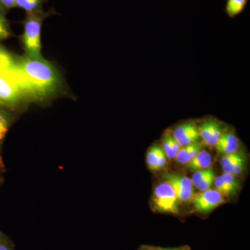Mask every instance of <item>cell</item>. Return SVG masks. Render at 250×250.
Segmentation results:
<instances>
[{
	"label": "cell",
	"instance_id": "6da1fadb",
	"mask_svg": "<svg viewBox=\"0 0 250 250\" xmlns=\"http://www.w3.org/2000/svg\"><path fill=\"white\" fill-rule=\"evenodd\" d=\"M18 78L24 98L42 100L55 93L60 79L55 67L42 58L16 59Z\"/></svg>",
	"mask_w": 250,
	"mask_h": 250
},
{
	"label": "cell",
	"instance_id": "7a4b0ae2",
	"mask_svg": "<svg viewBox=\"0 0 250 250\" xmlns=\"http://www.w3.org/2000/svg\"><path fill=\"white\" fill-rule=\"evenodd\" d=\"M24 98L16 59L0 46V106L13 107Z\"/></svg>",
	"mask_w": 250,
	"mask_h": 250
},
{
	"label": "cell",
	"instance_id": "3957f363",
	"mask_svg": "<svg viewBox=\"0 0 250 250\" xmlns=\"http://www.w3.org/2000/svg\"><path fill=\"white\" fill-rule=\"evenodd\" d=\"M43 16L39 11L28 14L24 23L23 43L27 56L32 58L41 57V28Z\"/></svg>",
	"mask_w": 250,
	"mask_h": 250
},
{
	"label": "cell",
	"instance_id": "277c9868",
	"mask_svg": "<svg viewBox=\"0 0 250 250\" xmlns=\"http://www.w3.org/2000/svg\"><path fill=\"white\" fill-rule=\"evenodd\" d=\"M178 199L174 189L167 182L158 185L154 190L152 202L154 208L162 213H179Z\"/></svg>",
	"mask_w": 250,
	"mask_h": 250
},
{
	"label": "cell",
	"instance_id": "5b68a950",
	"mask_svg": "<svg viewBox=\"0 0 250 250\" xmlns=\"http://www.w3.org/2000/svg\"><path fill=\"white\" fill-rule=\"evenodd\" d=\"M192 205L197 212L207 213L225 203L223 195L216 190H208L193 195Z\"/></svg>",
	"mask_w": 250,
	"mask_h": 250
},
{
	"label": "cell",
	"instance_id": "8992f818",
	"mask_svg": "<svg viewBox=\"0 0 250 250\" xmlns=\"http://www.w3.org/2000/svg\"><path fill=\"white\" fill-rule=\"evenodd\" d=\"M172 136L181 147L198 142L200 139L198 127L192 123L179 125L174 130Z\"/></svg>",
	"mask_w": 250,
	"mask_h": 250
},
{
	"label": "cell",
	"instance_id": "52a82bcc",
	"mask_svg": "<svg viewBox=\"0 0 250 250\" xmlns=\"http://www.w3.org/2000/svg\"><path fill=\"white\" fill-rule=\"evenodd\" d=\"M200 139L208 147H215L220 135L223 133L222 127L218 122L215 121H205L198 127Z\"/></svg>",
	"mask_w": 250,
	"mask_h": 250
},
{
	"label": "cell",
	"instance_id": "ba28073f",
	"mask_svg": "<svg viewBox=\"0 0 250 250\" xmlns=\"http://www.w3.org/2000/svg\"><path fill=\"white\" fill-rule=\"evenodd\" d=\"M238 146V138L232 131H229L222 133L215 147L219 153L226 155L236 152Z\"/></svg>",
	"mask_w": 250,
	"mask_h": 250
},
{
	"label": "cell",
	"instance_id": "9c48e42d",
	"mask_svg": "<svg viewBox=\"0 0 250 250\" xmlns=\"http://www.w3.org/2000/svg\"><path fill=\"white\" fill-rule=\"evenodd\" d=\"M211 156L205 150L200 151L196 155L185 164L186 167L190 170L197 171L209 168L211 166Z\"/></svg>",
	"mask_w": 250,
	"mask_h": 250
},
{
	"label": "cell",
	"instance_id": "30bf717a",
	"mask_svg": "<svg viewBox=\"0 0 250 250\" xmlns=\"http://www.w3.org/2000/svg\"><path fill=\"white\" fill-rule=\"evenodd\" d=\"M248 0H228L226 12L230 18H233L241 14L246 7Z\"/></svg>",
	"mask_w": 250,
	"mask_h": 250
},
{
	"label": "cell",
	"instance_id": "8fae6325",
	"mask_svg": "<svg viewBox=\"0 0 250 250\" xmlns=\"http://www.w3.org/2000/svg\"><path fill=\"white\" fill-rule=\"evenodd\" d=\"M42 0H16V6L22 8L28 14L37 12L42 4Z\"/></svg>",
	"mask_w": 250,
	"mask_h": 250
},
{
	"label": "cell",
	"instance_id": "7c38bea8",
	"mask_svg": "<svg viewBox=\"0 0 250 250\" xmlns=\"http://www.w3.org/2000/svg\"><path fill=\"white\" fill-rule=\"evenodd\" d=\"M10 123L11 121L7 113L0 108V148L2 146L3 141L9 131Z\"/></svg>",
	"mask_w": 250,
	"mask_h": 250
},
{
	"label": "cell",
	"instance_id": "4fadbf2b",
	"mask_svg": "<svg viewBox=\"0 0 250 250\" xmlns=\"http://www.w3.org/2000/svg\"><path fill=\"white\" fill-rule=\"evenodd\" d=\"M159 146H154L148 151L147 154V164L148 167L152 170H158V161H159Z\"/></svg>",
	"mask_w": 250,
	"mask_h": 250
},
{
	"label": "cell",
	"instance_id": "5bb4252c",
	"mask_svg": "<svg viewBox=\"0 0 250 250\" xmlns=\"http://www.w3.org/2000/svg\"><path fill=\"white\" fill-rule=\"evenodd\" d=\"M244 156L242 155L240 153H231V154H226L225 156L222 158L220 161L222 167H229V166L234 165L238 161L243 159Z\"/></svg>",
	"mask_w": 250,
	"mask_h": 250
},
{
	"label": "cell",
	"instance_id": "9a60e30c",
	"mask_svg": "<svg viewBox=\"0 0 250 250\" xmlns=\"http://www.w3.org/2000/svg\"><path fill=\"white\" fill-rule=\"evenodd\" d=\"M222 177H223V180L225 181L229 189L231 195L234 194L236 190L239 188V183H238L235 176L233 175V174L225 172L222 175Z\"/></svg>",
	"mask_w": 250,
	"mask_h": 250
},
{
	"label": "cell",
	"instance_id": "2e32d148",
	"mask_svg": "<svg viewBox=\"0 0 250 250\" xmlns=\"http://www.w3.org/2000/svg\"><path fill=\"white\" fill-rule=\"evenodd\" d=\"M11 36L9 24L3 14L2 10L0 9V40L6 39Z\"/></svg>",
	"mask_w": 250,
	"mask_h": 250
},
{
	"label": "cell",
	"instance_id": "e0dca14e",
	"mask_svg": "<svg viewBox=\"0 0 250 250\" xmlns=\"http://www.w3.org/2000/svg\"><path fill=\"white\" fill-rule=\"evenodd\" d=\"M212 170H213V168L195 171L192 177V186H194L195 188H198L199 186L203 182L206 177H207V175L210 173V171Z\"/></svg>",
	"mask_w": 250,
	"mask_h": 250
},
{
	"label": "cell",
	"instance_id": "ac0fdd59",
	"mask_svg": "<svg viewBox=\"0 0 250 250\" xmlns=\"http://www.w3.org/2000/svg\"><path fill=\"white\" fill-rule=\"evenodd\" d=\"M245 161L244 158L241 159L239 161L235 164L234 165L229 166V167H224V172L226 173L231 174L233 175L236 176L241 173L243 168L245 167Z\"/></svg>",
	"mask_w": 250,
	"mask_h": 250
},
{
	"label": "cell",
	"instance_id": "d6986e66",
	"mask_svg": "<svg viewBox=\"0 0 250 250\" xmlns=\"http://www.w3.org/2000/svg\"><path fill=\"white\" fill-rule=\"evenodd\" d=\"M215 187L216 188V190L223 195H231V192L225 183V181L223 180L222 176H218L216 178H215Z\"/></svg>",
	"mask_w": 250,
	"mask_h": 250
},
{
	"label": "cell",
	"instance_id": "ffe728a7",
	"mask_svg": "<svg viewBox=\"0 0 250 250\" xmlns=\"http://www.w3.org/2000/svg\"><path fill=\"white\" fill-rule=\"evenodd\" d=\"M170 135H166L162 140V149L166 155V157L172 159L175 158V154H174L172 147H171L170 141Z\"/></svg>",
	"mask_w": 250,
	"mask_h": 250
},
{
	"label": "cell",
	"instance_id": "44dd1931",
	"mask_svg": "<svg viewBox=\"0 0 250 250\" xmlns=\"http://www.w3.org/2000/svg\"><path fill=\"white\" fill-rule=\"evenodd\" d=\"M215 180V173L214 171L212 170L210 171L209 174L207 175V177H206L205 180L203 181V182L200 186H199L197 188L200 190V191H205V190H208V189H210V188L211 187V186L213 185V182Z\"/></svg>",
	"mask_w": 250,
	"mask_h": 250
},
{
	"label": "cell",
	"instance_id": "7402d4cb",
	"mask_svg": "<svg viewBox=\"0 0 250 250\" xmlns=\"http://www.w3.org/2000/svg\"><path fill=\"white\" fill-rule=\"evenodd\" d=\"M166 162H167V157L162 148H159V161H158V170H161L165 167Z\"/></svg>",
	"mask_w": 250,
	"mask_h": 250
},
{
	"label": "cell",
	"instance_id": "603a6c76",
	"mask_svg": "<svg viewBox=\"0 0 250 250\" xmlns=\"http://www.w3.org/2000/svg\"><path fill=\"white\" fill-rule=\"evenodd\" d=\"M143 249L145 250H190V248L187 246L179 247V248H160V247L146 246L143 247Z\"/></svg>",
	"mask_w": 250,
	"mask_h": 250
},
{
	"label": "cell",
	"instance_id": "cb8c5ba5",
	"mask_svg": "<svg viewBox=\"0 0 250 250\" xmlns=\"http://www.w3.org/2000/svg\"><path fill=\"white\" fill-rule=\"evenodd\" d=\"M16 6V0H0V9H9Z\"/></svg>",
	"mask_w": 250,
	"mask_h": 250
},
{
	"label": "cell",
	"instance_id": "d4e9b609",
	"mask_svg": "<svg viewBox=\"0 0 250 250\" xmlns=\"http://www.w3.org/2000/svg\"><path fill=\"white\" fill-rule=\"evenodd\" d=\"M0 250H11V249L6 243L0 240Z\"/></svg>",
	"mask_w": 250,
	"mask_h": 250
},
{
	"label": "cell",
	"instance_id": "484cf974",
	"mask_svg": "<svg viewBox=\"0 0 250 250\" xmlns=\"http://www.w3.org/2000/svg\"><path fill=\"white\" fill-rule=\"evenodd\" d=\"M3 235L2 233H1V231H0V240H1V238H2Z\"/></svg>",
	"mask_w": 250,
	"mask_h": 250
},
{
	"label": "cell",
	"instance_id": "4316f807",
	"mask_svg": "<svg viewBox=\"0 0 250 250\" xmlns=\"http://www.w3.org/2000/svg\"><path fill=\"white\" fill-rule=\"evenodd\" d=\"M144 250V249H143V248H142V250Z\"/></svg>",
	"mask_w": 250,
	"mask_h": 250
}]
</instances>
